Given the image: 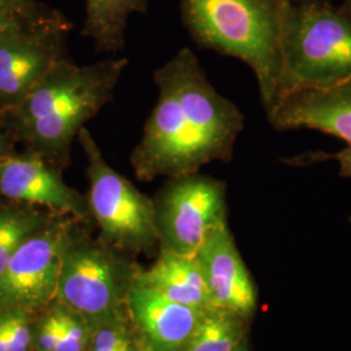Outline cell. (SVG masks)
<instances>
[{
    "instance_id": "obj_9",
    "label": "cell",
    "mask_w": 351,
    "mask_h": 351,
    "mask_svg": "<svg viewBox=\"0 0 351 351\" xmlns=\"http://www.w3.org/2000/svg\"><path fill=\"white\" fill-rule=\"evenodd\" d=\"M55 300L90 326L120 314V269L112 254L75 236L64 251Z\"/></svg>"
},
{
    "instance_id": "obj_25",
    "label": "cell",
    "mask_w": 351,
    "mask_h": 351,
    "mask_svg": "<svg viewBox=\"0 0 351 351\" xmlns=\"http://www.w3.org/2000/svg\"><path fill=\"white\" fill-rule=\"evenodd\" d=\"M341 7L345 12L349 13L351 16V0H341Z\"/></svg>"
},
{
    "instance_id": "obj_28",
    "label": "cell",
    "mask_w": 351,
    "mask_h": 351,
    "mask_svg": "<svg viewBox=\"0 0 351 351\" xmlns=\"http://www.w3.org/2000/svg\"><path fill=\"white\" fill-rule=\"evenodd\" d=\"M236 351H247V349H246V343L243 342L241 346H239V349Z\"/></svg>"
},
{
    "instance_id": "obj_10",
    "label": "cell",
    "mask_w": 351,
    "mask_h": 351,
    "mask_svg": "<svg viewBox=\"0 0 351 351\" xmlns=\"http://www.w3.org/2000/svg\"><path fill=\"white\" fill-rule=\"evenodd\" d=\"M0 194L12 201L45 206L75 220L90 215L88 199L64 182L62 169L32 151L0 160Z\"/></svg>"
},
{
    "instance_id": "obj_15",
    "label": "cell",
    "mask_w": 351,
    "mask_h": 351,
    "mask_svg": "<svg viewBox=\"0 0 351 351\" xmlns=\"http://www.w3.org/2000/svg\"><path fill=\"white\" fill-rule=\"evenodd\" d=\"M86 17L82 34L97 50L117 52L125 45L128 21L134 13L146 12L147 0H85Z\"/></svg>"
},
{
    "instance_id": "obj_8",
    "label": "cell",
    "mask_w": 351,
    "mask_h": 351,
    "mask_svg": "<svg viewBox=\"0 0 351 351\" xmlns=\"http://www.w3.org/2000/svg\"><path fill=\"white\" fill-rule=\"evenodd\" d=\"M47 221L16 250L0 274V313H34L56 298L63 254L75 237L72 220Z\"/></svg>"
},
{
    "instance_id": "obj_13",
    "label": "cell",
    "mask_w": 351,
    "mask_h": 351,
    "mask_svg": "<svg viewBox=\"0 0 351 351\" xmlns=\"http://www.w3.org/2000/svg\"><path fill=\"white\" fill-rule=\"evenodd\" d=\"M126 303L143 341L155 351L185 350L203 311L171 301L138 282L129 289Z\"/></svg>"
},
{
    "instance_id": "obj_22",
    "label": "cell",
    "mask_w": 351,
    "mask_h": 351,
    "mask_svg": "<svg viewBox=\"0 0 351 351\" xmlns=\"http://www.w3.org/2000/svg\"><path fill=\"white\" fill-rule=\"evenodd\" d=\"M335 160L339 164V175L342 177L351 178V146H348L343 150L337 151L335 154L328 152H304L302 155H297L294 158H290L285 163L289 165H308V164L320 163L326 160Z\"/></svg>"
},
{
    "instance_id": "obj_4",
    "label": "cell",
    "mask_w": 351,
    "mask_h": 351,
    "mask_svg": "<svg viewBox=\"0 0 351 351\" xmlns=\"http://www.w3.org/2000/svg\"><path fill=\"white\" fill-rule=\"evenodd\" d=\"M350 77V14L335 3L289 0L280 38L277 101L290 93L329 88Z\"/></svg>"
},
{
    "instance_id": "obj_24",
    "label": "cell",
    "mask_w": 351,
    "mask_h": 351,
    "mask_svg": "<svg viewBox=\"0 0 351 351\" xmlns=\"http://www.w3.org/2000/svg\"><path fill=\"white\" fill-rule=\"evenodd\" d=\"M0 351H7V323L4 313H0Z\"/></svg>"
},
{
    "instance_id": "obj_17",
    "label": "cell",
    "mask_w": 351,
    "mask_h": 351,
    "mask_svg": "<svg viewBox=\"0 0 351 351\" xmlns=\"http://www.w3.org/2000/svg\"><path fill=\"white\" fill-rule=\"evenodd\" d=\"M47 221L43 215L27 208L0 211V274L16 250Z\"/></svg>"
},
{
    "instance_id": "obj_3",
    "label": "cell",
    "mask_w": 351,
    "mask_h": 351,
    "mask_svg": "<svg viewBox=\"0 0 351 351\" xmlns=\"http://www.w3.org/2000/svg\"><path fill=\"white\" fill-rule=\"evenodd\" d=\"M191 39L239 59L256 78L265 113L278 99L280 38L289 0H180Z\"/></svg>"
},
{
    "instance_id": "obj_7",
    "label": "cell",
    "mask_w": 351,
    "mask_h": 351,
    "mask_svg": "<svg viewBox=\"0 0 351 351\" xmlns=\"http://www.w3.org/2000/svg\"><path fill=\"white\" fill-rule=\"evenodd\" d=\"M71 26L63 13L39 8L23 25L0 37V112L13 110L53 65L68 56Z\"/></svg>"
},
{
    "instance_id": "obj_14",
    "label": "cell",
    "mask_w": 351,
    "mask_h": 351,
    "mask_svg": "<svg viewBox=\"0 0 351 351\" xmlns=\"http://www.w3.org/2000/svg\"><path fill=\"white\" fill-rule=\"evenodd\" d=\"M136 282L189 307L204 310L213 306L195 256H184L162 250L158 261L150 269L139 274Z\"/></svg>"
},
{
    "instance_id": "obj_5",
    "label": "cell",
    "mask_w": 351,
    "mask_h": 351,
    "mask_svg": "<svg viewBox=\"0 0 351 351\" xmlns=\"http://www.w3.org/2000/svg\"><path fill=\"white\" fill-rule=\"evenodd\" d=\"M77 141L88 163V213L101 228L103 239L124 250L152 249L159 242L154 202L107 163L86 128L80 130Z\"/></svg>"
},
{
    "instance_id": "obj_21",
    "label": "cell",
    "mask_w": 351,
    "mask_h": 351,
    "mask_svg": "<svg viewBox=\"0 0 351 351\" xmlns=\"http://www.w3.org/2000/svg\"><path fill=\"white\" fill-rule=\"evenodd\" d=\"M39 11L34 1L21 3L16 0H0V37L23 25Z\"/></svg>"
},
{
    "instance_id": "obj_12",
    "label": "cell",
    "mask_w": 351,
    "mask_h": 351,
    "mask_svg": "<svg viewBox=\"0 0 351 351\" xmlns=\"http://www.w3.org/2000/svg\"><path fill=\"white\" fill-rule=\"evenodd\" d=\"M277 132L310 129L351 146V77L337 85L290 93L267 113Z\"/></svg>"
},
{
    "instance_id": "obj_18",
    "label": "cell",
    "mask_w": 351,
    "mask_h": 351,
    "mask_svg": "<svg viewBox=\"0 0 351 351\" xmlns=\"http://www.w3.org/2000/svg\"><path fill=\"white\" fill-rule=\"evenodd\" d=\"M60 320V341L58 351H85L90 343L91 326L80 314L60 302L55 303Z\"/></svg>"
},
{
    "instance_id": "obj_20",
    "label": "cell",
    "mask_w": 351,
    "mask_h": 351,
    "mask_svg": "<svg viewBox=\"0 0 351 351\" xmlns=\"http://www.w3.org/2000/svg\"><path fill=\"white\" fill-rule=\"evenodd\" d=\"M60 341V320L55 303L42 315L33 328V345L37 351H58Z\"/></svg>"
},
{
    "instance_id": "obj_29",
    "label": "cell",
    "mask_w": 351,
    "mask_h": 351,
    "mask_svg": "<svg viewBox=\"0 0 351 351\" xmlns=\"http://www.w3.org/2000/svg\"><path fill=\"white\" fill-rule=\"evenodd\" d=\"M16 1H21V3H30V1H34V0H16Z\"/></svg>"
},
{
    "instance_id": "obj_30",
    "label": "cell",
    "mask_w": 351,
    "mask_h": 351,
    "mask_svg": "<svg viewBox=\"0 0 351 351\" xmlns=\"http://www.w3.org/2000/svg\"><path fill=\"white\" fill-rule=\"evenodd\" d=\"M126 351H137V346L134 348V349H130V350H126Z\"/></svg>"
},
{
    "instance_id": "obj_6",
    "label": "cell",
    "mask_w": 351,
    "mask_h": 351,
    "mask_svg": "<svg viewBox=\"0 0 351 351\" xmlns=\"http://www.w3.org/2000/svg\"><path fill=\"white\" fill-rule=\"evenodd\" d=\"M154 207L162 250L194 258L213 229L226 223V182L199 172L172 177Z\"/></svg>"
},
{
    "instance_id": "obj_16",
    "label": "cell",
    "mask_w": 351,
    "mask_h": 351,
    "mask_svg": "<svg viewBox=\"0 0 351 351\" xmlns=\"http://www.w3.org/2000/svg\"><path fill=\"white\" fill-rule=\"evenodd\" d=\"M245 317L210 306L199 320L184 351H236L245 342Z\"/></svg>"
},
{
    "instance_id": "obj_2",
    "label": "cell",
    "mask_w": 351,
    "mask_h": 351,
    "mask_svg": "<svg viewBox=\"0 0 351 351\" xmlns=\"http://www.w3.org/2000/svg\"><path fill=\"white\" fill-rule=\"evenodd\" d=\"M126 65V59L77 65L64 58L7 112L16 136L63 171L80 130L112 99Z\"/></svg>"
},
{
    "instance_id": "obj_11",
    "label": "cell",
    "mask_w": 351,
    "mask_h": 351,
    "mask_svg": "<svg viewBox=\"0 0 351 351\" xmlns=\"http://www.w3.org/2000/svg\"><path fill=\"white\" fill-rule=\"evenodd\" d=\"M213 306L247 319L256 307V290L228 223L208 234L197 252Z\"/></svg>"
},
{
    "instance_id": "obj_1",
    "label": "cell",
    "mask_w": 351,
    "mask_h": 351,
    "mask_svg": "<svg viewBox=\"0 0 351 351\" xmlns=\"http://www.w3.org/2000/svg\"><path fill=\"white\" fill-rule=\"evenodd\" d=\"M154 82L158 101L130 155L136 177L172 178L230 162L245 116L213 88L195 53L181 49L155 71Z\"/></svg>"
},
{
    "instance_id": "obj_26",
    "label": "cell",
    "mask_w": 351,
    "mask_h": 351,
    "mask_svg": "<svg viewBox=\"0 0 351 351\" xmlns=\"http://www.w3.org/2000/svg\"><path fill=\"white\" fill-rule=\"evenodd\" d=\"M137 351H155L152 348H151L149 343H146L143 339H142V342L137 345Z\"/></svg>"
},
{
    "instance_id": "obj_19",
    "label": "cell",
    "mask_w": 351,
    "mask_h": 351,
    "mask_svg": "<svg viewBox=\"0 0 351 351\" xmlns=\"http://www.w3.org/2000/svg\"><path fill=\"white\" fill-rule=\"evenodd\" d=\"M7 323V351H30L33 346V326L25 311H3Z\"/></svg>"
},
{
    "instance_id": "obj_27",
    "label": "cell",
    "mask_w": 351,
    "mask_h": 351,
    "mask_svg": "<svg viewBox=\"0 0 351 351\" xmlns=\"http://www.w3.org/2000/svg\"><path fill=\"white\" fill-rule=\"evenodd\" d=\"M294 3H335L336 0H291Z\"/></svg>"
},
{
    "instance_id": "obj_23",
    "label": "cell",
    "mask_w": 351,
    "mask_h": 351,
    "mask_svg": "<svg viewBox=\"0 0 351 351\" xmlns=\"http://www.w3.org/2000/svg\"><path fill=\"white\" fill-rule=\"evenodd\" d=\"M12 139L0 129V160L13 155Z\"/></svg>"
}]
</instances>
